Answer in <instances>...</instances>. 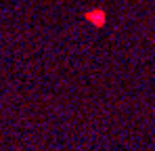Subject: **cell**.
<instances>
[{
  "label": "cell",
  "mask_w": 155,
  "mask_h": 151,
  "mask_svg": "<svg viewBox=\"0 0 155 151\" xmlns=\"http://www.w3.org/2000/svg\"><path fill=\"white\" fill-rule=\"evenodd\" d=\"M86 17H88V19H92V21H97V25H101L103 23V13H97V15H92V13H88V15H86Z\"/></svg>",
  "instance_id": "1"
}]
</instances>
